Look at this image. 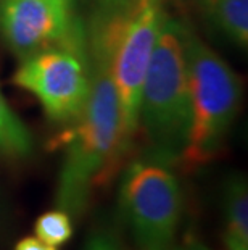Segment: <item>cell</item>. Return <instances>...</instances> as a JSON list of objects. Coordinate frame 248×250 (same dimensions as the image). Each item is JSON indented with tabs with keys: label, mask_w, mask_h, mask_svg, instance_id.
<instances>
[{
	"label": "cell",
	"mask_w": 248,
	"mask_h": 250,
	"mask_svg": "<svg viewBox=\"0 0 248 250\" xmlns=\"http://www.w3.org/2000/svg\"><path fill=\"white\" fill-rule=\"evenodd\" d=\"M91 92L75 126L61 136L65 158L57 188V208L81 216L92 189L112 174L124 155L121 115L112 78L113 52L87 47Z\"/></svg>",
	"instance_id": "1"
},
{
	"label": "cell",
	"mask_w": 248,
	"mask_h": 250,
	"mask_svg": "<svg viewBox=\"0 0 248 250\" xmlns=\"http://www.w3.org/2000/svg\"><path fill=\"white\" fill-rule=\"evenodd\" d=\"M191 126V94L181 21L165 15L139 102V129L153 158L179 160Z\"/></svg>",
	"instance_id": "2"
},
{
	"label": "cell",
	"mask_w": 248,
	"mask_h": 250,
	"mask_svg": "<svg viewBox=\"0 0 248 250\" xmlns=\"http://www.w3.org/2000/svg\"><path fill=\"white\" fill-rule=\"evenodd\" d=\"M181 26L191 94V126L179 160L186 169H197L213 160L224 144L240 108L242 84L237 73L193 29L184 23Z\"/></svg>",
	"instance_id": "3"
},
{
	"label": "cell",
	"mask_w": 248,
	"mask_h": 250,
	"mask_svg": "<svg viewBox=\"0 0 248 250\" xmlns=\"http://www.w3.org/2000/svg\"><path fill=\"white\" fill-rule=\"evenodd\" d=\"M119 208L142 250L171 247L182 215V190L170 167L156 158L126 169Z\"/></svg>",
	"instance_id": "4"
},
{
	"label": "cell",
	"mask_w": 248,
	"mask_h": 250,
	"mask_svg": "<svg viewBox=\"0 0 248 250\" xmlns=\"http://www.w3.org/2000/svg\"><path fill=\"white\" fill-rule=\"evenodd\" d=\"M13 84L33 94L52 121L73 125L91 92L87 52L55 47L21 60Z\"/></svg>",
	"instance_id": "5"
},
{
	"label": "cell",
	"mask_w": 248,
	"mask_h": 250,
	"mask_svg": "<svg viewBox=\"0 0 248 250\" xmlns=\"http://www.w3.org/2000/svg\"><path fill=\"white\" fill-rule=\"evenodd\" d=\"M0 34L19 60L55 47L87 52L82 18L58 0H0Z\"/></svg>",
	"instance_id": "6"
},
{
	"label": "cell",
	"mask_w": 248,
	"mask_h": 250,
	"mask_svg": "<svg viewBox=\"0 0 248 250\" xmlns=\"http://www.w3.org/2000/svg\"><path fill=\"white\" fill-rule=\"evenodd\" d=\"M224 226L228 250H248V190L242 176L230 178L226 184Z\"/></svg>",
	"instance_id": "7"
},
{
	"label": "cell",
	"mask_w": 248,
	"mask_h": 250,
	"mask_svg": "<svg viewBox=\"0 0 248 250\" xmlns=\"http://www.w3.org/2000/svg\"><path fill=\"white\" fill-rule=\"evenodd\" d=\"M213 23L240 47L248 45V0H203Z\"/></svg>",
	"instance_id": "8"
},
{
	"label": "cell",
	"mask_w": 248,
	"mask_h": 250,
	"mask_svg": "<svg viewBox=\"0 0 248 250\" xmlns=\"http://www.w3.org/2000/svg\"><path fill=\"white\" fill-rule=\"evenodd\" d=\"M34 142L29 129L10 108L0 92V155L8 158H24L33 152Z\"/></svg>",
	"instance_id": "9"
},
{
	"label": "cell",
	"mask_w": 248,
	"mask_h": 250,
	"mask_svg": "<svg viewBox=\"0 0 248 250\" xmlns=\"http://www.w3.org/2000/svg\"><path fill=\"white\" fill-rule=\"evenodd\" d=\"M36 237L49 246H63L73 236L71 216L60 208L40 215L34 225Z\"/></svg>",
	"instance_id": "10"
},
{
	"label": "cell",
	"mask_w": 248,
	"mask_h": 250,
	"mask_svg": "<svg viewBox=\"0 0 248 250\" xmlns=\"http://www.w3.org/2000/svg\"><path fill=\"white\" fill-rule=\"evenodd\" d=\"M84 250H121L118 239L107 229H97L87 239Z\"/></svg>",
	"instance_id": "11"
},
{
	"label": "cell",
	"mask_w": 248,
	"mask_h": 250,
	"mask_svg": "<svg viewBox=\"0 0 248 250\" xmlns=\"http://www.w3.org/2000/svg\"><path fill=\"white\" fill-rule=\"evenodd\" d=\"M15 250H57V247L39 241L38 237H24L15 246Z\"/></svg>",
	"instance_id": "12"
},
{
	"label": "cell",
	"mask_w": 248,
	"mask_h": 250,
	"mask_svg": "<svg viewBox=\"0 0 248 250\" xmlns=\"http://www.w3.org/2000/svg\"><path fill=\"white\" fill-rule=\"evenodd\" d=\"M108 2H112V0H73V3H75V12H76L77 17H79V10H81V8H87L89 12H91L92 8L100 7V5L108 3ZM79 18H81V17H79Z\"/></svg>",
	"instance_id": "13"
},
{
	"label": "cell",
	"mask_w": 248,
	"mask_h": 250,
	"mask_svg": "<svg viewBox=\"0 0 248 250\" xmlns=\"http://www.w3.org/2000/svg\"><path fill=\"white\" fill-rule=\"evenodd\" d=\"M58 2H61L68 10H71V12L76 15V12H75V3H73V0H58Z\"/></svg>",
	"instance_id": "14"
},
{
	"label": "cell",
	"mask_w": 248,
	"mask_h": 250,
	"mask_svg": "<svg viewBox=\"0 0 248 250\" xmlns=\"http://www.w3.org/2000/svg\"><path fill=\"white\" fill-rule=\"evenodd\" d=\"M187 250H208L207 247H202V246H193V247H189Z\"/></svg>",
	"instance_id": "15"
},
{
	"label": "cell",
	"mask_w": 248,
	"mask_h": 250,
	"mask_svg": "<svg viewBox=\"0 0 248 250\" xmlns=\"http://www.w3.org/2000/svg\"><path fill=\"white\" fill-rule=\"evenodd\" d=\"M163 250H174V249H171V247H168V249H163Z\"/></svg>",
	"instance_id": "16"
},
{
	"label": "cell",
	"mask_w": 248,
	"mask_h": 250,
	"mask_svg": "<svg viewBox=\"0 0 248 250\" xmlns=\"http://www.w3.org/2000/svg\"><path fill=\"white\" fill-rule=\"evenodd\" d=\"M202 2H203V0H202Z\"/></svg>",
	"instance_id": "17"
}]
</instances>
